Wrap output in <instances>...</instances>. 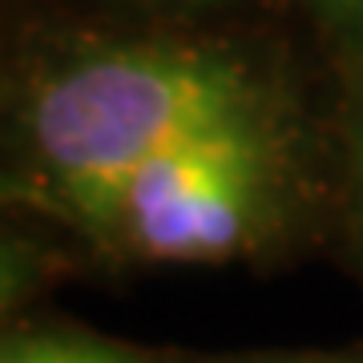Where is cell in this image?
Returning <instances> with one entry per match:
<instances>
[{"label": "cell", "instance_id": "obj_5", "mask_svg": "<svg viewBox=\"0 0 363 363\" xmlns=\"http://www.w3.org/2000/svg\"><path fill=\"white\" fill-rule=\"evenodd\" d=\"M327 4H335L343 13H363V0H327Z\"/></svg>", "mask_w": 363, "mask_h": 363}, {"label": "cell", "instance_id": "obj_1", "mask_svg": "<svg viewBox=\"0 0 363 363\" xmlns=\"http://www.w3.org/2000/svg\"><path fill=\"white\" fill-rule=\"evenodd\" d=\"M222 130H255L247 81L186 52H101L52 77L33 101L37 150L97 218H113L125 182L150 157Z\"/></svg>", "mask_w": 363, "mask_h": 363}, {"label": "cell", "instance_id": "obj_4", "mask_svg": "<svg viewBox=\"0 0 363 363\" xmlns=\"http://www.w3.org/2000/svg\"><path fill=\"white\" fill-rule=\"evenodd\" d=\"M28 283V259L16 247L0 242V311L21 295V286Z\"/></svg>", "mask_w": 363, "mask_h": 363}, {"label": "cell", "instance_id": "obj_2", "mask_svg": "<svg viewBox=\"0 0 363 363\" xmlns=\"http://www.w3.org/2000/svg\"><path fill=\"white\" fill-rule=\"evenodd\" d=\"M262 150L255 130L190 138L150 157L117 198L133 242L157 259H214L242 242L255 214Z\"/></svg>", "mask_w": 363, "mask_h": 363}, {"label": "cell", "instance_id": "obj_6", "mask_svg": "<svg viewBox=\"0 0 363 363\" xmlns=\"http://www.w3.org/2000/svg\"><path fill=\"white\" fill-rule=\"evenodd\" d=\"M9 194H13V190H4V186H0V198H9Z\"/></svg>", "mask_w": 363, "mask_h": 363}, {"label": "cell", "instance_id": "obj_3", "mask_svg": "<svg viewBox=\"0 0 363 363\" xmlns=\"http://www.w3.org/2000/svg\"><path fill=\"white\" fill-rule=\"evenodd\" d=\"M0 363H138L117 347L77 335H21L0 343Z\"/></svg>", "mask_w": 363, "mask_h": 363}]
</instances>
